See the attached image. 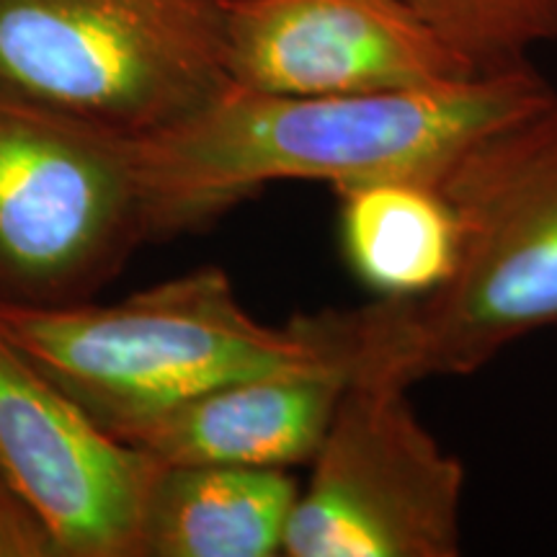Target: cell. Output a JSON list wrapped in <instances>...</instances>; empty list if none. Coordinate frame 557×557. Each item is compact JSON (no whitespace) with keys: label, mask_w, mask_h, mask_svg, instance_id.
I'll return each mask as SVG.
<instances>
[{"label":"cell","mask_w":557,"mask_h":557,"mask_svg":"<svg viewBox=\"0 0 557 557\" xmlns=\"http://www.w3.org/2000/svg\"><path fill=\"white\" fill-rule=\"evenodd\" d=\"M553 94L529 65L364 96H282L230 83L186 120L135 139L148 238L205 227L278 181H323L338 191L438 178L478 137Z\"/></svg>","instance_id":"1"},{"label":"cell","mask_w":557,"mask_h":557,"mask_svg":"<svg viewBox=\"0 0 557 557\" xmlns=\"http://www.w3.org/2000/svg\"><path fill=\"white\" fill-rule=\"evenodd\" d=\"M436 181L459 225L447 282L308 318L346 382L465 377L557 325V90L478 137Z\"/></svg>","instance_id":"2"},{"label":"cell","mask_w":557,"mask_h":557,"mask_svg":"<svg viewBox=\"0 0 557 557\" xmlns=\"http://www.w3.org/2000/svg\"><path fill=\"white\" fill-rule=\"evenodd\" d=\"M0 333L109 431L240 377L338 367L305 318L250 315L218 267L111 305H0Z\"/></svg>","instance_id":"3"},{"label":"cell","mask_w":557,"mask_h":557,"mask_svg":"<svg viewBox=\"0 0 557 557\" xmlns=\"http://www.w3.org/2000/svg\"><path fill=\"white\" fill-rule=\"evenodd\" d=\"M230 86L222 0H0V88L124 137Z\"/></svg>","instance_id":"4"},{"label":"cell","mask_w":557,"mask_h":557,"mask_svg":"<svg viewBox=\"0 0 557 557\" xmlns=\"http://www.w3.org/2000/svg\"><path fill=\"white\" fill-rule=\"evenodd\" d=\"M145 240L135 139L0 88V305L86 302Z\"/></svg>","instance_id":"5"},{"label":"cell","mask_w":557,"mask_h":557,"mask_svg":"<svg viewBox=\"0 0 557 557\" xmlns=\"http://www.w3.org/2000/svg\"><path fill=\"white\" fill-rule=\"evenodd\" d=\"M292 508L289 557H457L465 468L408 403V387L346 382Z\"/></svg>","instance_id":"6"},{"label":"cell","mask_w":557,"mask_h":557,"mask_svg":"<svg viewBox=\"0 0 557 557\" xmlns=\"http://www.w3.org/2000/svg\"><path fill=\"white\" fill-rule=\"evenodd\" d=\"M160 468L0 333V480L45 524L60 557H137Z\"/></svg>","instance_id":"7"},{"label":"cell","mask_w":557,"mask_h":557,"mask_svg":"<svg viewBox=\"0 0 557 557\" xmlns=\"http://www.w3.org/2000/svg\"><path fill=\"white\" fill-rule=\"evenodd\" d=\"M233 86L282 96H364L480 75L408 0H222Z\"/></svg>","instance_id":"8"},{"label":"cell","mask_w":557,"mask_h":557,"mask_svg":"<svg viewBox=\"0 0 557 557\" xmlns=\"http://www.w3.org/2000/svg\"><path fill=\"white\" fill-rule=\"evenodd\" d=\"M338 367L240 377L145 413L111 434L163 468H278L310 462L336 413Z\"/></svg>","instance_id":"9"},{"label":"cell","mask_w":557,"mask_h":557,"mask_svg":"<svg viewBox=\"0 0 557 557\" xmlns=\"http://www.w3.org/2000/svg\"><path fill=\"white\" fill-rule=\"evenodd\" d=\"M299 485L278 468H160L137 557H274Z\"/></svg>","instance_id":"10"},{"label":"cell","mask_w":557,"mask_h":557,"mask_svg":"<svg viewBox=\"0 0 557 557\" xmlns=\"http://www.w3.org/2000/svg\"><path fill=\"white\" fill-rule=\"evenodd\" d=\"M336 194L344 256L374 297H421L447 282L459 225L436 178H377Z\"/></svg>","instance_id":"11"},{"label":"cell","mask_w":557,"mask_h":557,"mask_svg":"<svg viewBox=\"0 0 557 557\" xmlns=\"http://www.w3.org/2000/svg\"><path fill=\"white\" fill-rule=\"evenodd\" d=\"M480 73L527 65L557 39V0H408Z\"/></svg>","instance_id":"12"},{"label":"cell","mask_w":557,"mask_h":557,"mask_svg":"<svg viewBox=\"0 0 557 557\" xmlns=\"http://www.w3.org/2000/svg\"><path fill=\"white\" fill-rule=\"evenodd\" d=\"M0 557H60L45 524L0 480Z\"/></svg>","instance_id":"13"}]
</instances>
